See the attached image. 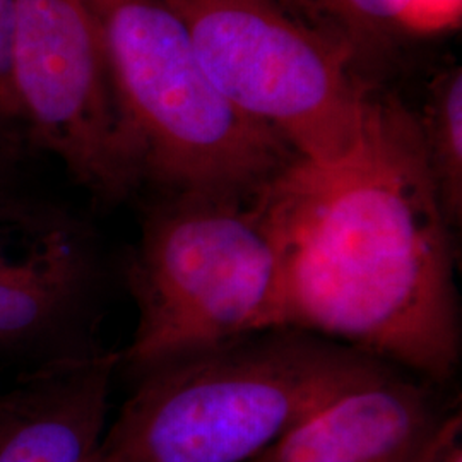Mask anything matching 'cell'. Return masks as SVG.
<instances>
[{"label": "cell", "instance_id": "cell-16", "mask_svg": "<svg viewBox=\"0 0 462 462\" xmlns=\"http://www.w3.org/2000/svg\"><path fill=\"white\" fill-rule=\"evenodd\" d=\"M440 462H462L461 447L456 444V440L444 450Z\"/></svg>", "mask_w": 462, "mask_h": 462}, {"label": "cell", "instance_id": "cell-12", "mask_svg": "<svg viewBox=\"0 0 462 462\" xmlns=\"http://www.w3.org/2000/svg\"><path fill=\"white\" fill-rule=\"evenodd\" d=\"M14 4L0 0V149L23 160L26 146L21 112L17 105L14 69Z\"/></svg>", "mask_w": 462, "mask_h": 462}, {"label": "cell", "instance_id": "cell-10", "mask_svg": "<svg viewBox=\"0 0 462 462\" xmlns=\"http://www.w3.org/2000/svg\"><path fill=\"white\" fill-rule=\"evenodd\" d=\"M418 116L430 175L450 226L462 219V69L440 72Z\"/></svg>", "mask_w": 462, "mask_h": 462}, {"label": "cell", "instance_id": "cell-4", "mask_svg": "<svg viewBox=\"0 0 462 462\" xmlns=\"http://www.w3.org/2000/svg\"><path fill=\"white\" fill-rule=\"evenodd\" d=\"M133 134L143 182L162 194L254 196L298 158L235 110L165 0H84Z\"/></svg>", "mask_w": 462, "mask_h": 462}, {"label": "cell", "instance_id": "cell-9", "mask_svg": "<svg viewBox=\"0 0 462 462\" xmlns=\"http://www.w3.org/2000/svg\"><path fill=\"white\" fill-rule=\"evenodd\" d=\"M120 355L86 347L0 393V462H99Z\"/></svg>", "mask_w": 462, "mask_h": 462}, {"label": "cell", "instance_id": "cell-8", "mask_svg": "<svg viewBox=\"0 0 462 462\" xmlns=\"http://www.w3.org/2000/svg\"><path fill=\"white\" fill-rule=\"evenodd\" d=\"M459 430L429 382L397 370L336 399L250 462H435Z\"/></svg>", "mask_w": 462, "mask_h": 462}, {"label": "cell", "instance_id": "cell-1", "mask_svg": "<svg viewBox=\"0 0 462 462\" xmlns=\"http://www.w3.org/2000/svg\"><path fill=\"white\" fill-rule=\"evenodd\" d=\"M259 199L280 245L286 328L431 383L456 375L454 228L413 110L370 89L362 131L343 158L297 160Z\"/></svg>", "mask_w": 462, "mask_h": 462}, {"label": "cell", "instance_id": "cell-5", "mask_svg": "<svg viewBox=\"0 0 462 462\" xmlns=\"http://www.w3.org/2000/svg\"><path fill=\"white\" fill-rule=\"evenodd\" d=\"M165 2L223 98L298 160L330 163L355 146L372 88L339 34L276 0Z\"/></svg>", "mask_w": 462, "mask_h": 462}, {"label": "cell", "instance_id": "cell-15", "mask_svg": "<svg viewBox=\"0 0 462 462\" xmlns=\"http://www.w3.org/2000/svg\"><path fill=\"white\" fill-rule=\"evenodd\" d=\"M276 2H280L282 7L290 9L298 16H305L307 21L314 23L317 26H319V23H322V17L317 13V9L310 0H276Z\"/></svg>", "mask_w": 462, "mask_h": 462}, {"label": "cell", "instance_id": "cell-11", "mask_svg": "<svg viewBox=\"0 0 462 462\" xmlns=\"http://www.w3.org/2000/svg\"><path fill=\"white\" fill-rule=\"evenodd\" d=\"M317 13L332 21V32L339 34L356 53L374 55L387 50L396 38L404 36L393 0H310Z\"/></svg>", "mask_w": 462, "mask_h": 462}, {"label": "cell", "instance_id": "cell-6", "mask_svg": "<svg viewBox=\"0 0 462 462\" xmlns=\"http://www.w3.org/2000/svg\"><path fill=\"white\" fill-rule=\"evenodd\" d=\"M13 69L26 146L47 151L95 198L143 185L95 19L84 0H13Z\"/></svg>", "mask_w": 462, "mask_h": 462}, {"label": "cell", "instance_id": "cell-3", "mask_svg": "<svg viewBox=\"0 0 462 462\" xmlns=\"http://www.w3.org/2000/svg\"><path fill=\"white\" fill-rule=\"evenodd\" d=\"M259 192H170L149 208L125 263L137 326L120 364L141 375L286 328L280 245Z\"/></svg>", "mask_w": 462, "mask_h": 462}, {"label": "cell", "instance_id": "cell-7", "mask_svg": "<svg viewBox=\"0 0 462 462\" xmlns=\"http://www.w3.org/2000/svg\"><path fill=\"white\" fill-rule=\"evenodd\" d=\"M99 282L95 235L51 202L0 194V355L42 364L95 346L83 336Z\"/></svg>", "mask_w": 462, "mask_h": 462}, {"label": "cell", "instance_id": "cell-2", "mask_svg": "<svg viewBox=\"0 0 462 462\" xmlns=\"http://www.w3.org/2000/svg\"><path fill=\"white\" fill-rule=\"evenodd\" d=\"M399 368L293 328L143 372L99 462H250L330 402Z\"/></svg>", "mask_w": 462, "mask_h": 462}, {"label": "cell", "instance_id": "cell-14", "mask_svg": "<svg viewBox=\"0 0 462 462\" xmlns=\"http://www.w3.org/2000/svg\"><path fill=\"white\" fill-rule=\"evenodd\" d=\"M21 160L2 151L0 149V194L13 190V177H14V168Z\"/></svg>", "mask_w": 462, "mask_h": 462}, {"label": "cell", "instance_id": "cell-13", "mask_svg": "<svg viewBox=\"0 0 462 462\" xmlns=\"http://www.w3.org/2000/svg\"><path fill=\"white\" fill-rule=\"evenodd\" d=\"M402 34H433L456 28L462 0H393Z\"/></svg>", "mask_w": 462, "mask_h": 462}]
</instances>
